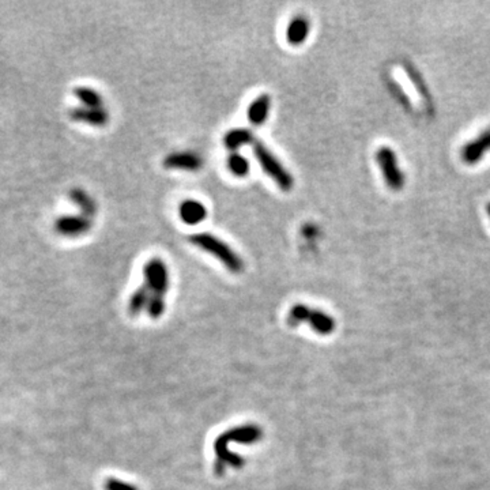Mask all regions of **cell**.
<instances>
[{
    "label": "cell",
    "instance_id": "ba28073f",
    "mask_svg": "<svg viewBox=\"0 0 490 490\" xmlns=\"http://www.w3.org/2000/svg\"><path fill=\"white\" fill-rule=\"evenodd\" d=\"M490 150V128L478 138L466 144L462 148V159L467 165H474L484 158L487 151Z\"/></svg>",
    "mask_w": 490,
    "mask_h": 490
},
{
    "label": "cell",
    "instance_id": "52a82bcc",
    "mask_svg": "<svg viewBox=\"0 0 490 490\" xmlns=\"http://www.w3.org/2000/svg\"><path fill=\"white\" fill-rule=\"evenodd\" d=\"M164 166L166 169H179L187 172H195L203 166L202 158L191 151L187 153H172L165 157Z\"/></svg>",
    "mask_w": 490,
    "mask_h": 490
},
{
    "label": "cell",
    "instance_id": "8fae6325",
    "mask_svg": "<svg viewBox=\"0 0 490 490\" xmlns=\"http://www.w3.org/2000/svg\"><path fill=\"white\" fill-rule=\"evenodd\" d=\"M311 23L305 15H297L292 18L286 29V40L292 46H301L309 36Z\"/></svg>",
    "mask_w": 490,
    "mask_h": 490
},
{
    "label": "cell",
    "instance_id": "7c38bea8",
    "mask_svg": "<svg viewBox=\"0 0 490 490\" xmlns=\"http://www.w3.org/2000/svg\"><path fill=\"white\" fill-rule=\"evenodd\" d=\"M256 139H255L253 133L248 128L231 130L224 137V145L228 150H232L233 153H236V150H239L240 147L253 145Z\"/></svg>",
    "mask_w": 490,
    "mask_h": 490
},
{
    "label": "cell",
    "instance_id": "e0dca14e",
    "mask_svg": "<svg viewBox=\"0 0 490 490\" xmlns=\"http://www.w3.org/2000/svg\"><path fill=\"white\" fill-rule=\"evenodd\" d=\"M79 96H81V98L85 101V102H88L89 105H92V106H97V105H101V97L98 96L97 93H95V92H92V90H88V89H82V90H79Z\"/></svg>",
    "mask_w": 490,
    "mask_h": 490
},
{
    "label": "cell",
    "instance_id": "5bb4252c",
    "mask_svg": "<svg viewBox=\"0 0 490 490\" xmlns=\"http://www.w3.org/2000/svg\"><path fill=\"white\" fill-rule=\"evenodd\" d=\"M228 168L231 169V172L235 176L244 177L249 172V162L244 155H242L240 153L236 151L228 157Z\"/></svg>",
    "mask_w": 490,
    "mask_h": 490
},
{
    "label": "cell",
    "instance_id": "5b68a950",
    "mask_svg": "<svg viewBox=\"0 0 490 490\" xmlns=\"http://www.w3.org/2000/svg\"><path fill=\"white\" fill-rule=\"evenodd\" d=\"M145 284L150 289V295L166 298L169 289V273L165 262L159 257H153L144 267Z\"/></svg>",
    "mask_w": 490,
    "mask_h": 490
},
{
    "label": "cell",
    "instance_id": "7a4b0ae2",
    "mask_svg": "<svg viewBox=\"0 0 490 490\" xmlns=\"http://www.w3.org/2000/svg\"><path fill=\"white\" fill-rule=\"evenodd\" d=\"M190 242L197 248L208 252L214 257H217L229 271L233 274H240L244 270V262L240 255H237L232 246L222 242L210 233H196L190 236Z\"/></svg>",
    "mask_w": 490,
    "mask_h": 490
},
{
    "label": "cell",
    "instance_id": "6da1fadb",
    "mask_svg": "<svg viewBox=\"0 0 490 490\" xmlns=\"http://www.w3.org/2000/svg\"><path fill=\"white\" fill-rule=\"evenodd\" d=\"M286 323L292 329H297L302 323H308L312 331L323 337L331 335L337 327L335 320L330 313L311 308L305 304H295L291 308Z\"/></svg>",
    "mask_w": 490,
    "mask_h": 490
},
{
    "label": "cell",
    "instance_id": "9c48e42d",
    "mask_svg": "<svg viewBox=\"0 0 490 490\" xmlns=\"http://www.w3.org/2000/svg\"><path fill=\"white\" fill-rule=\"evenodd\" d=\"M271 106V98L268 95H260L248 106V120L252 126H263L268 117Z\"/></svg>",
    "mask_w": 490,
    "mask_h": 490
},
{
    "label": "cell",
    "instance_id": "ac0fdd59",
    "mask_svg": "<svg viewBox=\"0 0 490 490\" xmlns=\"http://www.w3.org/2000/svg\"><path fill=\"white\" fill-rule=\"evenodd\" d=\"M487 213H488V215H489L490 218V202H488V203H487Z\"/></svg>",
    "mask_w": 490,
    "mask_h": 490
},
{
    "label": "cell",
    "instance_id": "8992f818",
    "mask_svg": "<svg viewBox=\"0 0 490 490\" xmlns=\"http://www.w3.org/2000/svg\"><path fill=\"white\" fill-rule=\"evenodd\" d=\"M263 429L257 424H245L242 427H235L232 429H228L226 432L221 433L219 438L229 445L232 442L237 444H245V445H252L256 444L263 439Z\"/></svg>",
    "mask_w": 490,
    "mask_h": 490
},
{
    "label": "cell",
    "instance_id": "2e32d148",
    "mask_svg": "<svg viewBox=\"0 0 490 490\" xmlns=\"http://www.w3.org/2000/svg\"><path fill=\"white\" fill-rule=\"evenodd\" d=\"M104 489L105 490H139L135 485L124 482L121 480H117L115 477H109L104 482Z\"/></svg>",
    "mask_w": 490,
    "mask_h": 490
},
{
    "label": "cell",
    "instance_id": "30bf717a",
    "mask_svg": "<svg viewBox=\"0 0 490 490\" xmlns=\"http://www.w3.org/2000/svg\"><path fill=\"white\" fill-rule=\"evenodd\" d=\"M179 214H180V218L183 219V222H186L188 225H197L206 219L207 208L204 207L203 203L194 200V199H188L180 204Z\"/></svg>",
    "mask_w": 490,
    "mask_h": 490
},
{
    "label": "cell",
    "instance_id": "9a60e30c",
    "mask_svg": "<svg viewBox=\"0 0 490 490\" xmlns=\"http://www.w3.org/2000/svg\"><path fill=\"white\" fill-rule=\"evenodd\" d=\"M78 117L86 120L95 126H102L106 123L108 115L102 109H84L78 112Z\"/></svg>",
    "mask_w": 490,
    "mask_h": 490
},
{
    "label": "cell",
    "instance_id": "3957f363",
    "mask_svg": "<svg viewBox=\"0 0 490 490\" xmlns=\"http://www.w3.org/2000/svg\"><path fill=\"white\" fill-rule=\"evenodd\" d=\"M253 154L259 161L262 169L271 177L282 191H291L293 188L294 180L288 169L281 164V161L271 153L262 141H255Z\"/></svg>",
    "mask_w": 490,
    "mask_h": 490
},
{
    "label": "cell",
    "instance_id": "277c9868",
    "mask_svg": "<svg viewBox=\"0 0 490 490\" xmlns=\"http://www.w3.org/2000/svg\"><path fill=\"white\" fill-rule=\"evenodd\" d=\"M376 161L383 172V177L389 188L398 193L403 190L406 184V177L398 164V157L391 147L382 146L376 151Z\"/></svg>",
    "mask_w": 490,
    "mask_h": 490
},
{
    "label": "cell",
    "instance_id": "4fadbf2b",
    "mask_svg": "<svg viewBox=\"0 0 490 490\" xmlns=\"http://www.w3.org/2000/svg\"><path fill=\"white\" fill-rule=\"evenodd\" d=\"M150 289L147 288L146 284L139 286L128 301V313L133 316V317H137L138 315H141L148 305V301H150Z\"/></svg>",
    "mask_w": 490,
    "mask_h": 490
}]
</instances>
